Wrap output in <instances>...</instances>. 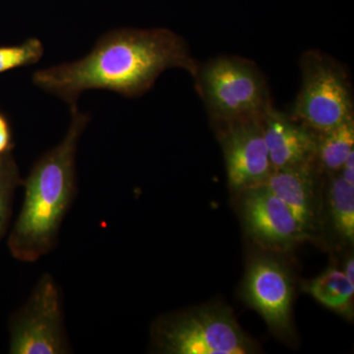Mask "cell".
I'll use <instances>...</instances> for the list:
<instances>
[{
	"label": "cell",
	"instance_id": "cell-2",
	"mask_svg": "<svg viewBox=\"0 0 354 354\" xmlns=\"http://www.w3.org/2000/svg\"><path fill=\"white\" fill-rule=\"evenodd\" d=\"M71 115L64 138L39 158L25 183L24 201L10 239L13 255L24 262H36L55 246L73 198L77 146L88 116L76 104Z\"/></svg>",
	"mask_w": 354,
	"mask_h": 354
},
{
	"label": "cell",
	"instance_id": "cell-4",
	"mask_svg": "<svg viewBox=\"0 0 354 354\" xmlns=\"http://www.w3.org/2000/svg\"><path fill=\"white\" fill-rule=\"evenodd\" d=\"M302 85L292 120L323 133L353 116V99L346 72L332 58L311 50L301 60Z\"/></svg>",
	"mask_w": 354,
	"mask_h": 354
},
{
	"label": "cell",
	"instance_id": "cell-18",
	"mask_svg": "<svg viewBox=\"0 0 354 354\" xmlns=\"http://www.w3.org/2000/svg\"><path fill=\"white\" fill-rule=\"evenodd\" d=\"M344 272L346 278H348L351 283H354V260L353 255L349 256L348 260H346V265H344Z\"/></svg>",
	"mask_w": 354,
	"mask_h": 354
},
{
	"label": "cell",
	"instance_id": "cell-14",
	"mask_svg": "<svg viewBox=\"0 0 354 354\" xmlns=\"http://www.w3.org/2000/svg\"><path fill=\"white\" fill-rule=\"evenodd\" d=\"M330 209L337 232L349 243L354 241V185L333 174L329 190Z\"/></svg>",
	"mask_w": 354,
	"mask_h": 354
},
{
	"label": "cell",
	"instance_id": "cell-3",
	"mask_svg": "<svg viewBox=\"0 0 354 354\" xmlns=\"http://www.w3.org/2000/svg\"><path fill=\"white\" fill-rule=\"evenodd\" d=\"M153 344L167 354H246L255 344L235 320L232 310L207 305L160 319L153 325Z\"/></svg>",
	"mask_w": 354,
	"mask_h": 354
},
{
	"label": "cell",
	"instance_id": "cell-11",
	"mask_svg": "<svg viewBox=\"0 0 354 354\" xmlns=\"http://www.w3.org/2000/svg\"><path fill=\"white\" fill-rule=\"evenodd\" d=\"M314 164L274 169L261 184L285 203L306 236L314 230L316 220Z\"/></svg>",
	"mask_w": 354,
	"mask_h": 354
},
{
	"label": "cell",
	"instance_id": "cell-1",
	"mask_svg": "<svg viewBox=\"0 0 354 354\" xmlns=\"http://www.w3.org/2000/svg\"><path fill=\"white\" fill-rule=\"evenodd\" d=\"M174 67L194 78L199 71L178 35L167 29H120L104 35L85 57L35 72L32 83L71 106L88 90L139 97Z\"/></svg>",
	"mask_w": 354,
	"mask_h": 354
},
{
	"label": "cell",
	"instance_id": "cell-8",
	"mask_svg": "<svg viewBox=\"0 0 354 354\" xmlns=\"http://www.w3.org/2000/svg\"><path fill=\"white\" fill-rule=\"evenodd\" d=\"M242 297L274 332L288 334L293 286L285 266L270 257L254 258L247 268Z\"/></svg>",
	"mask_w": 354,
	"mask_h": 354
},
{
	"label": "cell",
	"instance_id": "cell-5",
	"mask_svg": "<svg viewBox=\"0 0 354 354\" xmlns=\"http://www.w3.org/2000/svg\"><path fill=\"white\" fill-rule=\"evenodd\" d=\"M195 79L209 113L221 122L260 116L270 104L262 74L247 60L216 58Z\"/></svg>",
	"mask_w": 354,
	"mask_h": 354
},
{
	"label": "cell",
	"instance_id": "cell-15",
	"mask_svg": "<svg viewBox=\"0 0 354 354\" xmlns=\"http://www.w3.org/2000/svg\"><path fill=\"white\" fill-rule=\"evenodd\" d=\"M43 55V43L36 38L17 46H0V73L37 64Z\"/></svg>",
	"mask_w": 354,
	"mask_h": 354
},
{
	"label": "cell",
	"instance_id": "cell-17",
	"mask_svg": "<svg viewBox=\"0 0 354 354\" xmlns=\"http://www.w3.org/2000/svg\"><path fill=\"white\" fill-rule=\"evenodd\" d=\"M11 135L6 118L0 114V156L8 151L10 147Z\"/></svg>",
	"mask_w": 354,
	"mask_h": 354
},
{
	"label": "cell",
	"instance_id": "cell-12",
	"mask_svg": "<svg viewBox=\"0 0 354 354\" xmlns=\"http://www.w3.org/2000/svg\"><path fill=\"white\" fill-rule=\"evenodd\" d=\"M305 288L319 304L346 318L353 319L354 283L346 278L344 271L329 268L312 279Z\"/></svg>",
	"mask_w": 354,
	"mask_h": 354
},
{
	"label": "cell",
	"instance_id": "cell-7",
	"mask_svg": "<svg viewBox=\"0 0 354 354\" xmlns=\"http://www.w3.org/2000/svg\"><path fill=\"white\" fill-rule=\"evenodd\" d=\"M261 115L227 123L221 135L228 185L234 192L261 185L274 171Z\"/></svg>",
	"mask_w": 354,
	"mask_h": 354
},
{
	"label": "cell",
	"instance_id": "cell-10",
	"mask_svg": "<svg viewBox=\"0 0 354 354\" xmlns=\"http://www.w3.org/2000/svg\"><path fill=\"white\" fill-rule=\"evenodd\" d=\"M263 133L274 169L315 162L317 133L267 106L261 115Z\"/></svg>",
	"mask_w": 354,
	"mask_h": 354
},
{
	"label": "cell",
	"instance_id": "cell-13",
	"mask_svg": "<svg viewBox=\"0 0 354 354\" xmlns=\"http://www.w3.org/2000/svg\"><path fill=\"white\" fill-rule=\"evenodd\" d=\"M354 151V118L344 121L329 131L317 133L315 162L328 174L341 171L346 158Z\"/></svg>",
	"mask_w": 354,
	"mask_h": 354
},
{
	"label": "cell",
	"instance_id": "cell-6",
	"mask_svg": "<svg viewBox=\"0 0 354 354\" xmlns=\"http://www.w3.org/2000/svg\"><path fill=\"white\" fill-rule=\"evenodd\" d=\"M67 351L59 288L46 274L14 321L10 353L64 354Z\"/></svg>",
	"mask_w": 354,
	"mask_h": 354
},
{
	"label": "cell",
	"instance_id": "cell-16",
	"mask_svg": "<svg viewBox=\"0 0 354 354\" xmlns=\"http://www.w3.org/2000/svg\"><path fill=\"white\" fill-rule=\"evenodd\" d=\"M17 181V174L11 165H0V232L6 221L9 196L14 184Z\"/></svg>",
	"mask_w": 354,
	"mask_h": 354
},
{
	"label": "cell",
	"instance_id": "cell-9",
	"mask_svg": "<svg viewBox=\"0 0 354 354\" xmlns=\"http://www.w3.org/2000/svg\"><path fill=\"white\" fill-rule=\"evenodd\" d=\"M241 193L242 220L248 234L260 245L288 250L306 239L288 207L266 186L247 188Z\"/></svg>",
	"mask_w": 354,
	"mask_h": 354
}]
</instances>
